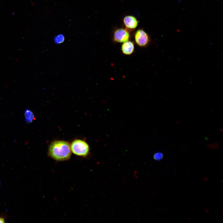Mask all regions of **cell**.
Listing matches in <instances>:
<instances>
[{"label": "cell", "instance_id": "3", "mask_svg": "<svg viewBox=\"0 0 223 223\" xmlns=\"http://www.w3.org/2000/svg\"><path fill=\"white\" fill-rule=\"evenodd\" d=\"M130 34L125 28H120L116 29L113 35V40L114 42L119 43H124L129 41Z\"/></svg>", "mask_w": 223, "mask_h": 223}, {"label": "cell", "instance_id": "6", "mask_svg": "<svg viewBox=\"0 0 223 223\" xmlns=\"http://www.w3.org/2000/svg\"><path fill=\"white\" fill-rule=\"evenodd\" d=\"M134 49V43L131 41L124 42L121 47L123 53L125 55H130L133 52Z\"/></svg>", "mask_w": 223, "mask_h": 223}, {"label": "cell", "instance_id": "11", "mask_svg": "<svg viewBox=\"0 0 223 223\" xmlns=\"http://www.w3.org/2000/svg\"></svg>", "mask_w": 223, "mask_h": 223}, {"label": "cell", "instance_id": "9", "mask_svg": "<svg viewBox=\"0 0 223 223\" xmlns=\"http://www.w3.org/2000/svg\"><path fill=\"white\" fill-rule=\"evenodd\" d=\"M163 154L162 152H158L155 153L153 155V157L155 160L160 161L163 158Z\"/></svg>", "mask_w": 223, "mask_h": 223}, {"label": "cell", "instance_id": "2", "mask_svg": "<svg viewBox=\"0 0 223 223\" xmlns=\"http://www.w3.org/2000/svg\"><path fill=\"white\" fill-rule=\"evenodd\" d=\"M71 151L74 154L80 156L85 157L89 154L90 148L88 144L80 139L73 141L71 146Z\"/></svg>", "mask_w": 223, "mask_h": 223}, {"label": "cell", "instance_id": "1", "mask_svg": "<svg viewBox=\"0 0 223 223\" xmlns=\"http://www.w3.org/2000/svg\"><path fill=\"white\" fill-rule=\"evenodd\" d=\"M48 154L52 158L57 161L68 160L71 155V146L65 141H54L49 146Z\"/></svg>", "mask_w": 223, "mask_h": 223}, {"label": "cell", "instance_id": "4", "mask_svg": "<svg viewBox=\"0 0 223 223\" xmlns=\"http://www.w3.org/2000/svg\"><path fill=\"white\" fill-rule=\"evenodd\" d=\"M134 39L136 43L141 47L146 46L150 41L148 34L142 29H139L136 32Z\"/></svg>", "mask_w": 223, "mask_h": 223}, {"label": "cell", "instance_id": "8", "mask_svg": "<svg viewBox=\"0 0 223 223\" xmlns=\"http://www.w3.org/2000/svg\"><path fill=\"white\" fill-rule=\"evenodd\" d=\"M64 40L63 35L62 34H59L55 37V42L57 44H59L63 42Z\"/></svg>", "mask_w": 223, "mask_h": 223}, {"label": "cell", "instance_id": "7", "mask_svg": "<svg viewBox=\"0 0 223 223\" xmlns=\"http://www.w3.org/2000/svg\"><path fill=\"white\" fill-rule=\"evenodd\" d=\"M24 114L25 120L28 123L32 122L35 119L33 114L29 109L25 110Z\"/></svg>", "mask_w": 223, "mask_h": 223}, {"label": "cell", "instance_id": "10", "mask_svg": "<svg viewBox=\"0 0 223 223\" xmlns=\"http://www.w3.org/2000/svg\"><path fill=\"white\" fill-rule=\"evenodd\" d=\"M5 218L3 217H0V223H5Z\"/></svg>", "mask_w": 223, "mask_h": 223}, {"label": "cell", "instance_id": "5", "mask_svg": "<svg viewBox=\"0 0 223 223\" xmlns=\"http://www.w3.org/2000/svg\"><path fill=\"white\" fill-rule=\"evenodd\" d=\"M123 22L126 28L130 30L135 29L138 25V21L136 17L132 15L124 17Z\"/></svg>", "mask_w": 223, "mask_h": 223}]
</instances>
